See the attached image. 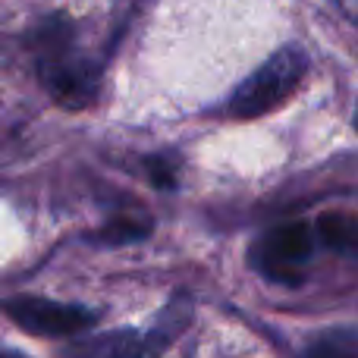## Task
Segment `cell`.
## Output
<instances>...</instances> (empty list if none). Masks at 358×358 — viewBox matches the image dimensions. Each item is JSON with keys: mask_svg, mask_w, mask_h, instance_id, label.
<instances>
[{"mask_svg": "<svg viewBox=\"0 0 358 358\" xmlns=\"http://www.w3.org/2000/svg\"><path fill=\"white\" fill-rule=\"evenodd\" d=\"M73 31L63 19H48L35 41L38 50V76L57 104L69 110H82L98 94V66L85 57L69 50Z\"/></svg>", "mask_w": 358, "mask_h": 358, "instance_id": "obj_1", "label": "cell"}, {"mask_svg": "<svg viewBox=\"0 0 358 358\" xmlns=\"http://www.w3.org/2000/svg\"><path fill=\"white\" fill-rule=\"evenodd\" d=\"M305 73H308V57L302 48L286 44L273 57H267L245 82L233 92L227 104V113L236 120H255L264 113L277 110L299 85H302Z\"/></svg>", "mask_w": 358, "mask_h": 358, "instance_id": "obj_2", "label": "cell"}, {"mask_svg": "<svg viewBox=\"0 0 358 358\" xmlns=\"http://www.w3.org/2000/svg\"><path fill=\"white\" fill-rule=\"evenodd\" d=\"M317 233L302 220L273 227L248 248V264L255 273L277 286H302L308 277V261L315 255Z\"/></svg>", "mask_w": 358, "mask_h": 358, "instance_id": "obj_3", "label": "cell"}, {"mask_svg": "<svg viewBox=\"0 0 358 358\" xmlns=\"http://www.w3.org/2000/svg\"><path fill=\"white\" fill-rule=\"evenodd\" d=\"M176 311L167 308L151 330H110L101 336L73 340L60 349V358H157L189 321V311H182L179 317Z\"/></svg>", "mask_w": 358, "mask_h": 358, "instance_id": "obj_4", "label": "cell"}, {"mask_svg": "<svg viewBox=\"0 0 358 358\" xmlns=\"http://www.w3.org/2000/svg\"><path fill=\"white\" fill-rule=\"evenodd\" d=\"M3 311L16 327L35 336H79L98 324V311L85 305H66L41 296H13L3 302Z\"/></svg>", "mask_w": 358, "mask_h": 358, "instance_id": "obj_5", "label": "cell"}, {"mask_svg": "<svg viewBox=\"0 0 358 358\" xmlns=\"http://www.w3.org/2000/svg\"><path fill=\"white\" fill-rule=\"evenodd\" d=\"M317 242L330 248L334 255H346V258H358V217L343 214V210H327L317 217L315 223Z\"/></svg>", "mask_w": 358, "mask_h": 358, "instance_id": "obj_6", "label": "cell"}, {"mask_svg": "<svg viewBox=\"0 0 358 358\" xmlns=\"http://www.w3.org/2000/svg\"><path fill=\"white\" fill-rule=\"evenodd\" d=\"M299 358H358V327H327L302 346Z\"/></svg>", "mask_w": 358, "mask_h": 358, "instance_id": "obj_7", "label": "cell"}, {"mask_svg": "<svg viewBox=\"0 0 358 358\" xmlns=\"http://www.w3.org/2000/svg\"><path fill=\"white\" fill-rule=\"evenodd\" d=\"M151 236V220L145 217H132V214H117L113 220H107L98 233H92L88 239L98 245H132Z\"/></svg>", "mask_w": 358, "mask_h": 358, "instance_id": "obj_8", "label": "cell"}, {"mask_svg": "<svg viewBox=\"0 0 358 358\" xmlns=\"http://www.w3.org/2000/svg\"><path fill=\"white\" fill-rule=\"evenodd\" d=\"M148 176L155 179L157 189H173L176 185V164L170 157H151L148 161Z\"/></svg>", "mask_w": 358, "mask_h": 358, "instance_id": "obj_9", "label": "cell"}, {"mask_svg": "<svg viewBox=\"0 0 358 358\" xmlns=\"http://www.w3.org/2000/svg\"><path fill=\"white\" fill-rule=\"evenodd\" d=\"M336 6H340V13L346 19H352V22H358V0H334Z\"/></svg>", "mask_w": 358, "mask_h": 358, "instance_id": "obj_10", "label": "cell"}, {"mask_svg": "<svg viewBox=\"0 0 358 358\" xmlns=\"http://www.w3.org/2000/svg\"><path fill=\"white\" fill-rule=\"evenodd\" d=\"M3 358H25V355H19V352H13V349H10V352H6Z\"/></svg>", "mask_w": 358, "mask_h": 358, "instance_id": "obj_11", "label": "cell"}, {"mask_svg": "<svg viewBox=\"0 0 358 358\" xmlns=\"http://www.w3.org/2000/svg\"><path fill=\"white\" fill-rule=\"evenodd\" d=\"M355 126H358V110H355Z\"/></svg>", "mask_w": 358, "mask_h": 358, "instance_id": "obj_12", "label": "cell"}]
</instances>
